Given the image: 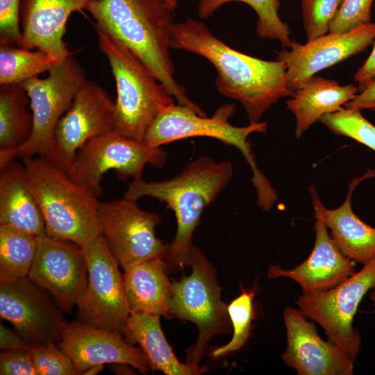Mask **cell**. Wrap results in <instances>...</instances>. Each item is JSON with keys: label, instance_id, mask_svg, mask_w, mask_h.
Instances as JSON below:
<instances>
[{"label": "cell", "instance_id": "cell-1", "mask_svg": "<svg viewBox=\"0 0 375 375\" xmlns=\"http://www.w3.org/2000/svg\"><path fill=\"white\" fill-rule=\"evenodd\" d=\"M170 47L208 60L217 72V91L241 103L250 123L259 122L273 104L293 93L288 87L284 62L265 60L235 50L193 18L173 24Z\"/></svg>", "mask_w": 375, "mask_h": 375}, {"label": "cell", "instance_id": "cell-2", "mask_svg": "<svg viewBox=\"0 0 375 375\" xmlns=\"http://www.w3.org/2000/svg\"><path fill=\"white\" fill-rule=\"evenodd\" d=\"M86 10L92 24L127 47L174 97L177 103L205 115L174 77L170 55L172 10L163 0H98Z\"/></svg>", "mask_w": 375, "mask_h": 375}, {"label": "cell", "instance_id": "cell-3", "mask_svg": "<svg viewBox=\"0 0 375 375\" xmlns=\"http://www.w3.org/2000/svg\"><path fill=\"white\" fill-rule=\"evenodd\" d=\"M233 174L230 161L217 162L201 157L176 176L164 181L133 179L124 197L138 200L150 197L165 203L175 215L176 232L164 259L168 272L189 266L194 247L192 236L205 208L214 201L229 183Z\"/></svg>", "mask_w": 375, "mask_h": 375}, {"label": "cell", "instance_id": "cell-4", "mask_svg": "<svg viewBox=\"0 0 375 375\" xmlns=\"http://www.w3.org/2000/svg\"><path fill=\"white\" fill-rule=\"evenodd\" d=\"M22 159L48 235L82 247L101 235L99 201L92 190L42 157Z\"/></svg>", "mask_w": 375, "mask_h": 375}, {"label": "cell", "instance_id": "cell-5", "mask_svg": "<svg viewBox=\"0 0 375 375\" xmlns=\"http://www.w3.org/2000/svg\"><path fill=\"white\" fill-rule=\"evenodd\" d=\"M235 106L227 104L216 110L212 117L199 115L191 108L173 103L162 108L149 126L142 142L159 148L174 141L194 137H207L236 147L243 155L253 173L251 181L261 207L272 206L277 194L266 176L258 168L251 144L247 140L253 133H265L266 122L250 123L247 126L232 125L228 119Z\"/></svg>", "mask_w": 375, "mask_h": 375}, {"label": "cell", "instance_id": "cell-6", "mask_svg": "<svg viewBox=\"0 0 375 375\" xmlns=\"http://www.w3.org/2000/svg\"><path fill=\"white\" fill-rule=\"evenodd\" d=\"M94 28L116 83L115 128L142 142L151 122L162 108L175 103V99L127 47L101 28Z\"/></svg>", "mask_w": 375, "mask_h": 375}, {"label": "cell", "instance_id": "cell-7", "mask_svg": "<svg viewBox=\"0 0 375 375\" xmlns=\"http://www.w3.org/2000/svg\"><path fill=\"white\" fill-rule=\"evenodd\" d=\"M190 275L172 279L173 293L168 303L169 318L192 322L197 327L195 344L186 350V362L199 366L210 339L230 334L231 323L227 304L221 299L216 269L203 253L194 246L190 257Z\"/></svg>", "mask_w": 375, "mask_h": 375}, {"label": "cell", "instance_id": "cell-8", "mask_svg": "<svg viewBox=\"0 0 375 375\" xmlns=\"http://www.w3.org/2000/svg\"><path fill=\"white\" fill-rule=\"evenodd\" d=\"M44 78H31L22 83L30 100L33 126L28 140L19 148L0 150V169L16 158H44L56 126L85 83L84 68L72 54L56 64Z\"/></svg>", "mask_w": 375, "mask_h": 375}, {"label": "cell", "instance_id": "cell-9", "mask_svg": "<svg viewBox=\"0 0 375 375\" xmlns=\"http://www.w3.org/2000/svg\"><path fill=\"white\" fill-rule=\"evenodd\" d=\"M167 153L159 148L128 138L115 128L87 142L76 153L67 174L99 197L101 181L108 171L124 180L142 178L146 165L162 167Z\"/></svg>", "mask_w": 375, "mask_h": 375}, {"label": "cell", "instance_id": "cell-10", "mask_svg": "<svg viewBox=\"0 0 375 375\" xmlns=\"http://www.w3.org/2000/svg\"><path fill=\"white\" fill-rule=\"evenodd\" d=\"M82 248L88 281L77 304L78 320L124 335L131 311L119 265L101 234Z\"/></svg>", "mask_w": 375, "mask_h": 375}, {"label": "cell", "instance_id": "cell-11", "mask_svg": "<svg viewBox=\"0 0 375 375\" xmlns=\"http://www.w3.org/2000/svg\"><path fill=\"white\" fill-rule=\"evenodd\" d=\"M374 287L375 260L331 290L303 292L295 303L307 318L324 328L329 340L356 360L362 337L353 326V318L363 297Z\"/></svg>", "mask_w": 375, "mask_h": 375}, {"label": "cell", "instance_id": "cell-12", "mask_svg": "<svg viewBox=\"0 0 375 375\" xmlns=\"http://www.w3.org/2000/svg\"><path fill=\"white\" fill-rule=\"evenodd\" d=\"M137 201L124 196L99 201L97 208L101 234L124 271L140 262L164 258L168 247L156 235L160 217L142 210Z\"/></svg>", "mask_w": 375, "mask_h": 375}, {"label": "cell", "instance_id": "cell-13", "mask_svg": "<svg viewBox=\"0 0 375 375\" xmlns=\"http://www.w3.org/2000/svg\"><path fill=\"white\" fill-rule=\"evenodd\" d=\"M113 128L115 102L99 84L87 80L59 120L44 158L67 172L87 142Z\"/></svg>", "mask_w": 375, "mask_h": 375}, {"label": "cell", "instance_id": "cell-14", "mask_svg": "<svg viewBox=\"0 0 375 375\" xmlns=\"http://www.w3.org/2000/svg\"><path fill=\"white\" fill-rule=\"evenodd\" d=\"M38 247L28 278L47 291L62 312L70 313L83 297L88 281L82 247L53 238L37 237Z\"/></svg>", "mask_w": 375, "mask_h": 375}, {"label": "cell", "instance_id": "cell-15", "mask_svg": "<svg viewBox=\"0 0 375 375\" xmlns=\"http://www.w3.org/2000/svg\"><path fill=\"white\" fill-rule=\"evenodd\" d=\"M62 312L28 276L0 281V315L30 344L58 342L68 324Z\"/></svg>", "mask_w": 375, "mask_h": 375}, {"label": "cell", "instance_id": "cell-16", "mask_svg": "<svg viewBox=\"0 0 375 375\" xmlns=\"http://www.w3.org/2000/svg\"><path fill=\"white\" fill-rule=\"evenodd\" d=\"M375 40V23L345 33H328L308 41L293 42L290 49L277 52L287 66L289 88L294 92L318 72L362 53Z\"/></svg>", "mask_w": 375, "mask_h": 375}, {"label": "cell", "instance_id": "cell-17", "mask_svg": "<svg viewBox=\"0 0 375 375\" xmlns=\"http://www.w3.org/2000/svg\"><path fill=\"white\" fill-rule=\"evenodd\" d=\"M307 319L294 308L283 310L287 348L281 358L285 364L299 375H352L356 360L338 344L324 340Z\"/></svg>", "mask_w": 375, "mask_h": 375}, {"label": "cell", "instance_id": "cell-18", "mask_svg": "<svg viewBox=\"0 0 375 375\" xmlns=\"http://www.w3.org/2000/svg\"><path fill=\"white\" fill-rule=\"evenodd\" d=\"M58 343L79 374L106 363H126L144 374L151 369L142 350L128 343L123 335L79 320L68 323Z\"/></svg>", "mask_w": 375, "mask_h": 375}, {"label": "cell", "instance_id": "cell-19", "mask_svg": "<svg viewBox=\"0 0 375 375\" xmlns=\"http://www.w3.org/2000/svg\"><path fill=\"white\" fill-rule=\"evenodd\" d=\"M98 0H22L20 47L44 52L56 64L72 54L63 36L74 12H81Z\"/></svg>", "mask_w": 375, "mask_h": 375}, {"label": "cell", "instance_id": "cell-20", "mask_svg": "<svg viewBox=\"0 0 375 375\" xmlns=\"http://www.w3.org/2000/svg\"><path fill=\"white\" fill-rule=\"evenodd\" d=\"M315 241L311 253L301 265L293 269L270 265V278L285 277L296 281L303 292L331 290L356 272L354 261L338 248L322 218L314 215Z\"/></svg>", "mask_w": 375, "mask_h": 375}, {"label": "cell", "instance_id": "cell-21", "mask_svg": "<svg viewBox=\"0 0 375 375\" xmlns=\"http://www.w3.org/2000/svg\"><path fill=\"white\" fill-rule=\"evenodd\" d=\"M375 177V170L368 169L349 183L344 202L338 208L328 209L323 206L314 186L310 190L315 213L322 219L331 231V236L340 251L349 258L363 266L375 260V228L356 215L351 206V196L362 181Z\"/></svg>", "mask_w": 375, "mask_h": 375}, {"label": "cell", "instance_id": "cell-22", "mask_svg": "<svg viewBox=\"0 0 375 375\" xmlns=\"http://www.w3.org/2000/svg\"><path fill=\"white\" fill-rule=\"evenodd\" d=\"M0 170V225L10 226L35 237L46 233L44 217L24 164L12 161Z\"/></svg>", "mask_w": 375, "mask_h": 375}, {"label": "cell", "instance_id": "cell-23", "mask_svg": "<svg viewBox=\"0 0 375 375\" xmlns=\"http://www.w3.org/2000/svg\"><path fill=\"white\" fill-rule=\"evenodd\" d=\"M124 272V285L131 312L169 318L168 303L173 289L164 258L140 262Z\"/></svg>", "mask_w": 375, "mask_h": 375}, {"label": "cell", "instance_id": "cell-24", "mask_svg": "<svg viewBox=\"0 0 375 375\" xmlns=\"http://www.w3.org/2000/svg\"><path fill=\"white\" fill-rule=\"evenodd\" d=\"M160 317L157 315L131 312L124 333L128 343L139 345L150 369L167 375H199L208 372L207 367L180 362L163 333Z\"/></svg>", "mask_w": 375, "mask_h": 375}, {"label": "cell", "instance_id": "cell-25", "mask_svg": "<svg viewBox=\"0 0 375 375\" xmlns=\"http://www.w3.org/2000/svg\"><path fill=\"white\" fill-rule=\"evenodd\" d=\"M358 91L353 84L340 85L334 80L315 76L310 78L287 100V108L296 117V138H300L323 115L340 110Z\"/></svg>", "mask_w": 375, "mask_h": 375}, {"label": "cell", "instance_id": "cell-26", "mask_svg": "<svg viewBox=\"0 0 375 375\" xmlns=\"http://www.w3.org/2000/svg\"><path fill=\"white\" fill-rule=\"evenodd\" d=\"M22 84L0 86V150H14L30 138L33 117Z\"/></svg>", "mask_w": 375, "mask_h": 375}, {"label": "cell", "instance_id": "cell-27", "mask_svg": "<svg viewBox=\"0 0 375 375\" xmlns=\"http://www.w3.org/2000/svg\"><path fill=\"white\" fill-rule=\"evenodd\" d=\"M37 237L12 227L0 225V281L28 276L35 257Z\"/></svg>", "mask_w": 375, "mask_h": 375}, {"label": "cell", "instance_id": "cell-28", "mask_svg": "<svg viewBox=\"0 0 375 375\" xmlns=\"http://www.w3.org/2000/svg\"><path fill=\"white\" fill-rule=\"evenodd\" d=\"M233 1L245 3L255 10L258 16L256 33L260 37L277 40L284 48L291 47L293 41L290 28L278 16L279 0H199L198 15L207 18L223 5Z\"/></svg>", "mask_w": 375, "mask_h": 375}, {"label": "cell", "instance_id": "cell-29", "mask_svg": "<svg viewBox=\"0 0 375 375\" xmlns=\"http://www.w3.org/2000/svg\"><path fill=\"white\" fill-rule=\"evenodd\" d=\"M56 65L44 52L18 46H0V85L22 84Z\"/></svg>", "mask_w": 375, "mask_h": 375}, {"label": "cell", "instance_id": "cell-30", "mask_svg": "<svg viewBox=\"0 0 375 375\" xmlns=\"http://www.w3.org/2000/svg\"><path fill=\"white\" fill-rule=\"evenodd\" d=\"M240 295L228 306L227 311L231 323L233 337L225 345L212 351L213 358H217L241 349L250 337L252 320L254 318L253 300L256 289L247 290L242 285Z\"/></svg>", "mask_w": 375, "mask_h": 375}, {"label": "cell", "instance_id": "cell-31", "mask_svg": "<svg viewBox=\"0 0 375 375\" xmlns=\"http://www.w3.org/2000/svg\"><path fill=\"white\" fill-rule=\"evenodd\" d=\"M319 121L333 133L349 137L375 151V126L358 109L341 108L323 115Z\"/></svg>", "mask_w": 375, "mask_h": 375}, {"label": "cell", "instance_id": "cell-32", "mask_svg": "<svg viewBox=\"0 0 375 375\" xmlns=\"http://www.w3.org/2000/svg\"><path fill=\"white\" fill-rule=\"evenodd\" d=\"M56 342L33 344L29 352L38 375H78L70 358Z\"/></svg>", "mask_w": 375, "mask_h": 375}, {"label": "cell", "instance_id": "cell-33", "mask_svg": "<svg viewBox=\"0 0 375 375\" xmlns=\"http://www.w3.org/2000/svg\"><path fill=\"white\" fill-rule=\"evenodd\" d=\"M342 1H301L303 26L308 41L328 33L330 25L335 18Z\"/></svg>", "mask_w": 375, "mask_h": 375}, {"label": "cell", "instance_id": "cell-34", "mask_svg": "<svg viewBox=\"0 0 375 375\" xmlns=\"http://www.w3.org/2000/svg\"><path fill=\"white\" fill-rule=\"evenodd\" d=\"M373 0H343L328 33H345L371 22Z\"/></svg>", "mask_w": 375, "mask_h": 375}, {"label": "cell", "instance_id": "cell-35", "mask_svg": "<svg viewBox=\"0 0 375 375\" xmlns=\"http://www.w3.org/2000/svg\"><path fill=\"white\" fill-rule=\"evenodd\" d=\"M22 0H0V44L19 46Z\"/></svg>", "mask_w": 375, "mask_h": 375}, {"label": "cell", "instance_id": "cell-36", "mask_svg": "<svg viewBox=\"0 0 375 375\" xmlns=\"http://www.w3.org/2000/svg\"><path fill=\"white\" fill-rule=\"evenodd\" d=\"M29 349L3 351L0 355V374L38 375Z\"/></svg>", "mask_w": 375, "mask_h": 375}, {"label": "cell", "instance_id": "cell-37", "mask_svg": "<svg viewBox=\"0 0 375 375\" xmlns=\"http://www.w3.org/2000/svg\"><path fill=\"white\" fill-rule=\"evenodd\" d=\"M344 108L375 111V77L367 87L357 94L351 101L344 104Z\"/></svg>", "mask_w": 375, "mask_h": 375}, {"label": "cell", "instance_id": "cell-38", "mask_svg": "<svg viewBox=\"0 0 375 375\" xmlns=\"http://www.w3.org/2000/svg\"><path fill=\"white\" fill-rule=\"evenodd\" d=\"M32 344L16 330L13 331L0 324V349L2 351L29 349Z\"/></svg>", "mask_w": 375, "mask_h": 375}, {"label": "cell", "instance_id": "cell-39", "mask_svg": "<svg viewBox=\"0 0 375 375\" xmlns=\"http://www.w3.org/2000/svg\"><path fill=\"white\" fill-rule=\"evenodd\" d=\"M374 47L368 58L358 69L354 78L358 83V91L363 90L369 83L375 77V40Z\"/></svg>", "mask_w": 375, "mask_h": 375}, {"label": "cell", "instance_id": "cell-40", "mask_svg": "<svg viewBox=\"0 0 375 375\" xmlns=\"http://www.w3.org/2000/svg\"><path fill=\"white\" fill-rule=\"evenodd\" d=\"M111 369L117 374H130L133 371L129 367L131 365L126 363H112L110 364Z\"/></svg>", "mask_w": 375, "mask_h": 375}, {"label": "cell", "instance_id": "cell-41", "mask_svg": "<svg viewBox=\"0 0 375 375\" xmlns=\"http://www.w3.org/2000/svg\"><path fill=\"white\" fill-rule=\"evenodd\" d=\"M103 369V365H96L89 367L83 374L84 375H95L100 373Z\"/></svg>", "mask_w": 375, "mask_h": 375}, {"label": "cell", "instance_id": "cell-42", "mask_svg": "<svg viewBox=\"0 0 375 375\" xmlns=\"http://www.w3.org/2000/svg\"><path fill=\"white\" fill-rule=\"evenodd\" d=\"M168 7L173 11L178 6V0H163Z\"/></svg>", "mask_w": 375, "mask_h": 375}, {"label": "cell", "instance_id": "cell-43", "mask_svg": "<svg viewBox=\"0 0 375 375\" xmlns=\"http://www.w3.org/2000/svg\"><path fill=\"white\" fill-rule=\"evenodd\" d=\"M369 298L373 303V307L375 311V287L372 289Z\"/></svg>", "mask_w": 375, "mask_h": 375}]
</instances>
